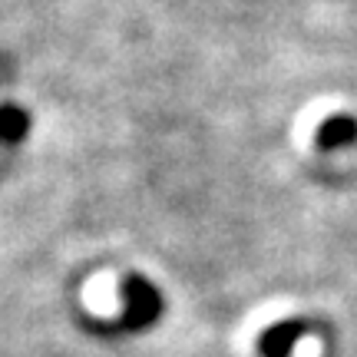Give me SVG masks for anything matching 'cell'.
Wrapping results in <instances>:
<instances>
[{
    "label": "cell",
    "instance_id": "cell-1",
    "mask_svg": "<svg viewBox=\"0 0 357 357\" xmlns=\"http://www.w3.org/2000/svg\"><path fill=\"white\" fill-rule=\"evenodd\" d=\"M119 301H123L119 318L113 324H96V331H119V334L149 331L155 321L162 318V311H166L162 291L149 278H142V275H126L119 281Z\"/></svg>",
    "mask_w": 357,
    "mask_h": 357
},
{
    "label": "cell",
    "instance_id": "cell-2",
    "mask_svg": "<svg viewBox=\"0 0 357 357\" xmlns=\"http://www.w3.org/2000/svg\"><path fill=\"white\" fill-rule=\"evenodd\" d=\"M307 334V324L305 321H278L271 324L261 337H258V354L261 357H291V351Z\"/></svg>",
    "mask_w": 357,
    "mask_h": 357
},
{
    "label": "cell",
    "instance_id": "cell-3",
    "mask_svg": "<svg viewBox=\"0 0 357 357\" xmlns=\"http://www.w3.org/2000/svg\"><path fill=\"white\" fill-rule=\"evenodd\" d=\"M357 142V119L351 116H331L324 119L318 129V146L328 153V149H344V146H354Z\"/></svg>",
    "mask_w": 357,
    "mask_h": 357
},
{
    "label": "cell",
    "instance_id": "cell-4",
    "mask_svg": "<svg viewBox=\"0 0 357 357\" xmlns=\"http://www.w3.org/2000/svg\"><path fill=\"white\" fill-rule=\"evenodd\" d=\"M30 132V113L17 102H0V142L3 146H20Z\"/></svg>",
    "mask_w": 357,
    "mask_h": 357
}]
</instances>
